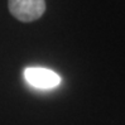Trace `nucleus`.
Instances as JSON below:
<instances>
[{
	"label": "nucleus",
	"instance_id": "obj_1",
	"mask_svg": "<svg viewBox=\"0 0 125 125\" xmlns=\"http://www.w3.org/2000/svg\"><path fill=\"white\" fill-rule=\"evenodd\" d=\"M9 10L20 21H33L39 19L46 11L44 0H9Z\"/></svg>",
	"mask_w": 125,
	"mask_h": 125
},
{
	"label": "nucleus",
	"instance_id": "obj_2",
	"mask_svg": "<svg viewBox=\"0 0 125 125\" xmlns=\"http://www.w3.org/2000/svg\"><path fill=\"white\" fill-rule=\"evenodd\" d=\"M25 81L35 89L48 90L61 83V76L52 70L43 67H28L23 72Z\"/></svg>",
	"mask_w": 125,
	"mask_h": 125
}]
</instances>
